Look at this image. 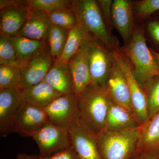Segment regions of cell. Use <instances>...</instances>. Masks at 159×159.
Masks as SVG:
<instances>
[{"label": "cell", "mask_w": 159, "mask_h": 159, "mask_svg": "<svg viewBox=\"0 0 159 159\" xmlns=\"http://www.w3.org/2000/svg\"><path fill=\"white\" fill-rule=\"evenodd\" d=\"M77 97L80 121L98 136L107 129L109 97L105 89L90 83Z\"/></svg>", "instance_id": "1"}, {"label": "cell", "mask_w": 159, "mask_h": 159, "mask_svg": "<svg viewBox=\"0 0 159 159\" xmlns=\"http://www.w3.org/2000/svg\"><path fill=\"white\" fill-rule=\"evenodd\" d=\"M70 7L75 13L77 23L82 25L89 33L113 52L121 50L118 39L108 30L98 1H72Z\"/></svg>", "instance_id": "2"}, {"label": "cell", "mask_w": 159, "mask_h": 159, "mask_svg": "<svg viewBox=\"0 0 159 159\" xmlns=\"http://www.w3.org/2000/svg\"><path fill=\"white\" fill-rule=\"evenodd\" d=\"M142 125L122 130H104L97 136L102 159H129L136 152Z\"/></svg>", "instance_id": "3"}, {"label": "cell", "mask_w": 159, "mask_h": 159, "mask_svg": "<svg viewBox=\"0 0 159 159\" xmlns=\"http://www.w3.org/2000/svg\"><path fill=\"white\" fill-rule=\"evenodd\" d=\"M121 50L131 63L135 76L142 87L159 76V66L146 44L142 29H135L130 41Z\"/></svg>", "instance_id": "4"}, {"label": "cell", "mask_w": 159, "mask_h": 159, "mask_svg": "<svg viewBox=\"0 0 159 159\" xmlns=\"http://www.w3.org/2000/svg\"><path fill=\"white\" fill-rule=\"evenodd\" d=\"M91 83L105 89L115 58L113 52L93 37L87 42Z\"/></svg>", "instance_id": "5"}, {"label": "cell", "mask_w": 159, "mask_h": 159, "mask_svg": "<svg viewBox=\"0 0 159 159\" xmlns=\"http://www.w3.org/2000/svg\"><path fill=\"white\" fill-rule=\"evenodd\" d=\"M113 52L115 60L122 69L128 82L134 116L139 125H143L148 119L147 99L145 91L135 76L131 63L122 50Z\"/></svg>", "instance_id": "6"}, {"label": "cell", "mask_w": 159, "mask_h": 159, "mask_svg": "<svg viewBox=\"0 0 159 159\" xmlns=\"http://www.w3.org/2000/svg\"><path fill=\"white\" fill-rule=\"evenodd\" d=\"M54 61L47 42L37 54L20 64V79L18 88L23 90L42 82Z\"/></svg>", "instance_id": "7"}, {"label": "cell", "mask_w": 159, "mask_h": 159, "mask_svg": "<svg viewBox=\"0 0 159 159\" xmlns=\"http://www.w3.org/2000/svg\"><path fill=\"white\" fill-rule=\"evenodd\" d=\"M0 30L9 38L17 36L31 12L28 1H0Z\"/></svg>", "instance_id": "8"}, {"label": "cell", "mask_w": 159, "mask_h": 159, "mask_svg": "<svg viewBox=\"0 0 159 159\" xmlns=\"http://www.w3.org/2000/svg\"><path fill=\"white\" fill-rule=\"evenodd\" d=\"M32 138L37 143L40 156H51L72 147L69 129L48 122Z\"/></svg>", "instance_id": "9"}, {"label": "cell", "mask_w": 159, "mask_h": 159, "mask_svg": "<svg viewBox=\"0 0 159 159\" xmlns=\"http://www.w3.org/2000/svg\"><path fill=\"white\" fill-rule=\"evenodd\" d=\"M44 110L49 122L69 130L80 119L77 97L74 93L61 96Z\"/></svg>", "instance_id": "10"}, {"label": "cell", "mask_w": 159, "mask_h": 159, "mask_svg": "<svg viewBox=\"0 0 159 159\" xmlns=\"http://www.w3.org/2000/svg\"><path fill=\"white\" fill-rule=\"evenodd\" d=\"M43 109L26 102H21L15 118L12 133L23 137H31L49 122Z\"/></svg>", "instance_id": "11"}, {"label": "cell", "mask_w": 159, "mask_h": 159, "mask_svg": "<svg viewBox=\"0 0 159 159\" xmlns=\"http://www.w3.org/2000/svg\"><path fill=\"white\" fill-rule=\"evenodd\" d=\"M72 147L79 159H102L97 135L79 120L69 130Z\"/></svg>", "instance_id": "12"}, {"label": "cell", "mask_w": 159, "mask_h": 159, "mask_svg": "<svg viewBox=\"0 0 159 159\" xmlns=\"http://www.w3.org/2000/svg\"><path fill=\"white\" fill-rule=\"evenodd\" d=\"M105 89L109 97L114 102L134 116L128 82L122 69L115 59Z\"/></svg>", "instance_id": "13"}, {"label": "cell", "mask_w": 159, "mask_h": 159, "mask_svg": "<svg viewBox=\"0 0 159 159\" xmlns=\"http://www.w3.org/2000/svg\"><path fill=\"white\" fill-rule=\"evenodd\" d=\"M21 90L16 88L0 89V136L6 138L12 133L18 108L21 102Z\"/></svg>", "instance_id": "14"}, {"label": "cell", "mask_w": 159, "mask_h": 159, "mask_svg": "<svg viewBox=\"0 0 159 159\" xmlns=\"http://www.w3.org/2000/svg\"><path fill=\"white\" fill-rule=\"evenodd\" d=\"M88 41L83 44L68 62L73 80L74 93L76 97L91 83Z\"/></svg>", "instance_id": "15"}, {"label": "cell", "mask_w": 159, "mask_h": 159, "mask_svg": "<svg viewBox=\"0 0 159 159\" xmlns=\"http://www.w3.org/2000/svg\"><path fill=\"white\" fill-rule=\"evenodd\" d=\"M112 21L114 27L126 45L134 33L132 5L127 0H114L112 6Z\"/></svg>", "instance_id": "16"}, {"label": "cell", "mask_w": 159, "mask_h": 159, "mask_svg": "<svg viewBox=\"0 0 159 159\" xmlns=\"http://www.w3.org/2000/svg\"><path fill=\"white\" fill-rule=\"evenodd\" d=\"M44 81L62 96L74 93L73 80L68 64L60 59L54 60Z\"/></svg>", "instance_id": "17"}, {"label": "cell", "mask_w": 159, "mask_h": 159, "mask_svg": "<svg viewBox=\"0 0 159 159\" xmlns=\"http://www.w3.org/2000/svg\"><path fill=\"white\" fill-rule=\"evenodd\" d=\"M52 25L48 13L43 11H31L17 35L35 40L47 41Z\"/></svg>", "instance_id": "18"}, {"label": "cell", "mask_w": 159, "mask_h": 159, "mask_svg": "<svg viewBox=\"0 0 159 159\" xmlns=\"http://www.w3.org/2000/svg\"><path fill=\"white\" fill-rule=\"evenodd\" d=\"M61 96L44 80L38 84L21 90L20 94L21 102H29L43 109Z\"/></svg>", "instance_id": "19"}, {"label": "cell", "mask_w": 159, "mask_h": 159, "mask_svg": "<svg viewBox=\"0 0 159 159\" xmlns=\"http://www.w3.org/2000/svg\"><path fill=\"white\" fill-rule=\"evenodd\" d=\"M139 125H140L133 114L114 102L109 97L107 118V129L125 130Z\"/></svg>", "instance_id": "20"}, {"label": "cell", "mask_w": 159, "mask_h": 159, "mask_svg": "<svg viewBox=\"0 0 159 159\" xmlns=\"http://www.w3.org/2000/svg\"><path fill=\"white\" fill-rule=\"evenodd\" d=\"M93 37L82 25L78 23L73 29L69 31L65 47L59 59L68 62L83 44Z\"/></svg>", "instance_id": "21"}, {"label": "cell", "mask_w": 159, "mask_h": 159, "mask_svg": "<svg viewBox=\"0 0 159 159\" xmlns=\"http://www.w3.org/2000/svg\"><path fill=\"white\" fill-rule=\"evenodd\" d=\"M159 149V111L142 125L137 150Z\"/></svg>", "instance_id": "22"}, {"label": "cell", "mask_w": 159, "mask_h": 159, "mask_svg": "<svg viewBox=\"0 0 159 159\" xmlns=\"http://www.w3.org/2000/svg\"><path fill=\"white\" fill-rule=\"evenodd\" d=\"M9 38L14 46L20 64L33 57L47 43V41L35 40L19 35Z\"/></svg>", "instance_id": "23"}, {"label": "cell", "mask_w": 159, "mask_h": 159, "mask_svg": "<svg viewBox=\"0 0 159 159\" xmlns=\"http://www.w3.org/2000/svg\"><path fill=\"white\" fill-rule=\"evenodd\" d=\"M69 30L52 25L47 38L50 52L54 60L59 59L65 47Z\"/></svg>", "instance_id": "24"}, {"label": "cell", "mask_w": 159, "mask_h": 159, "mask_svg": "<svg viewBox=\"0 0 159 159\" xmlns=\"http://www.w3.org/2000/svg\"><path fill=\"white\" fill-rule=\"evenodd\" d=\"M143 88L146 94L149 119L159 111V76L153 77Z\"/></svg>", "instance_id": "25"}, {"label": "cell", "mask_w": 159, "mask_h": 159, "mask_svg": "<svg viewBox=\"0 0 159 159\" xmlns=\"http://www.w3.org/2000/svg\"><path fill=\"white\" fill-rule=\"evenodd\" d=\"M20 74V66L0 65V89L18 87Z\"/></svg>", "instance_id": "26"}, {"label": "cell", "mask_w": 159, "mask_h": 159, "mask_svg": "<svg viewBox=\"0 0 159 159\" xmlns=\"http://www.w3.org/2000/svg\"><path fill=\"white\" fill-rule=\"evenodd\" d=\"M48 14L52 25L69 31L78 24L75 13L71 7L58 9Z\"/></svg>", "instance_id": "27"}, {"label": "cell", "mask_w": 159, "mask_h": 159, "mask_svg": "<svg viewBox=\"0 0 159 159\" xmlns=\"http://www.w3.org/2000/svg\"><path fill=\"white\" fill-rule=\"evenodd\" d=\"M72 1L69 0H30L28 6L31 11H40L49 14L62 8H70Z\"/></svg>", "instance_id": "28"}, {"label": "cell", "mask_w": 159, "mask_h": 159, "mask_svg": "<svg viewBox=\"0 0 159 159\" xmlns=\"http://www.w3.org/2000/svg\"><path fill=\"white\" fill-rule=\"evenodd\" d=\"M0 65L20 66L11 39L0 33Z\"/></svg>", "instance_id": "29"}, {"label": "cell", "mask_w": 159, "mask_h": 159, "mask_svg": "<svg viewBox=\"0 0 159 159\" xmlns=\"http://www.w3.org/2000/svg\"><path fill=\"white\" fill-rule=\"evenodd\" d=\"M159 10V0H143L136 5L137 13L139 17H148Z\"/></svg>", "instance_id": "30"}, {"label": "cell", "mask_w": 159, "mask_h": 159, "mask_svg": "<svg viewBox=\"0 0 159 159\" xmlns=\"http://www.w3.org/2000/svg\"><path fill=\"white\" fill-rule=\"evenodd\" d=\"M98 2L107 28L108 26L113 25L112 21V6L113 1L111 0H99L98 1Z\"/></svg>", "instance_id": "31"}, {"label": "cell", "mask_w": 159, "mask_h": 159, "mask_svg": "<svg viewBox=\"0 0 159 159\" xmlns=\"http://www.w3.org/2000/svg\"><path fill=\"white\" fill-rule=\"evenodd\" d=\"M39 159H79L73 147L59 152L51 156L43 157L39 155Z\"/></svg>", "instance_id": "32"}, {"label": "cell", "mask_w": 159, "mask_h": 159, "mask_svg": "<svg viewBox=\"0 0 159 159\" xmlns=\"http://www.w3.org/2000/svg\"><path fill=\"white\" fill-rule=\"evenodd\" d=\"M129 159H159V149L137 150Z\"/></svg>", "instance_id": "33"}, {"label": "cell", "mask_w": 159, "mask_h": 159, "mask_svg": "<svg viewBox=\"0 0 159 159\" xmlns=\"http://www.w3.org/2000/svg\"><path fill=\"white\" fill-rule=\"evenodd\" d=\"M148 29L151 37L159 46V21L153 20L149 22Z\"/></svg>", "instance_id": "34"}, {"label": "cell", "mask_w": 159, "mask_h": 159, "mask_svg": "<svg viewBox=\"0 0 159 159\" xmlns=\"http://www.w3.org/2000/svg\"><path fill=\"white\" fill-rule=\"evenodd\" d=\"M39 155H38L26 154H18L16 159H39Z\"/></svg>", "instance_id": "35"}, {"label": "cell", "mask_w": 159, "mask_h": 159, "mask_svg": "<svg viewBox=\"0 0 159 159\" xmlns=\"http://www.w3.org/2000/svg\"><path fill=\"white\" fill-rule=\"evenodd\" d=\"M151 51L152 53L153 54L154 57L157 63L159 66V53L156 52L153 50V49H151Z\"/></svg>", "instance_id": "36"}]
</instances>
